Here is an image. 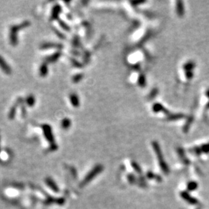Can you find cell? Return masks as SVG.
I'll use <instances>...</instances> for the list:
<instances>
[{"label": "cell", "mask_w": 209, "mask_h": 209, "mask_svg": "<svg viewBox=\"0 0 209 209\" xmlns=\"http://www.w3.org/2000/svg\"><path fill=\"white\" fill-rule=\"evenodd\" d=\"M172 10L173 14L177 17L181 18L184 16L185 10L183 2L180 1H175L172 2Z\"/></svg>", "instance_id": "8"}, {"label": "cell", "mask_w": 209, "mask_h": 209, "mask_svg": "<svg viewBox=\"0 0 209 209\" xmlns=\"http://www.w3.org/2000/svg\"><path fill=\"white\" fill-rule=\"evenodd\" d=\"M195 66L194 62L190 60H185L179 65L176 79L180 86H187L191 79H193Z\"/></svg>", "instance_id": "3"}, {"label": "cell", "mask_w": 209, "mask_h": 209, "mask_svg": "<svg viewBox=\"0 0 209 209\" xmlns=\"http://www.w3.org/2000/svg\"><path fill=\"white\" fill-rule=\"evenodd\" d=\"M84 78V74L82 73H77L71 78V81H72V82L73 83H80V81L82 80V79Z\"/></svg>", "instance_id": "20"}, {"label": "cell", "mask_w": 209, "mask_h": 209, "mask_svg": "<svg viewBox=\"0 0 209 209\" xmlns=\"http://www.w3.org/2000/svg\"><path fill=\"white\" fill-rule=\"evenodd\" d=\"M124 59L130 69L144 70L145 66L151 62V56L145 49L136 46L126 54Z\"/></svg>", "instance_id": "1"}, {"label": "cell", "mask_w": 209, "mask_h": 209, "mask_svg": "<svg viewBox=\"0 0 209 209\" xmlns=\"http://www.w3.org/2000/svg\"><path fill=\"white\" fill-rule=\"evenodd\" d=\"M102 170H103V166L101 165H98L95 166V167H94L92 171H90V173L86 176V178H85L84 179V181L82 182V184L85 185V184H86L87 183L90 182L94 177H95L99 173H101Z\"/></svg>", "instance_id": "9"}, {"label": "cell", "mask_w": 209, "mask_h": 209, "mask_svg": "<svg viewBox=\"0 0 209 209\" xmlns=\"http://www.w3.org/2000/svg\"><path fill=\"white\" fill-rule=\"evenodd\" d=\"M21 110H22V116H25V114H26V109H25V107L23 106H22V108H21Z\"/></svg>", "instance_id": "24"}, {"label": "cell", "mask_w": 209, "mask_h": 209, "mask_svg": "<svg viewBox=\"0 0 209 209\" xmlns=\"http://www.w3.org/2000/svg\"><path fill=\"white\" fill-rule=\"evenodd\" d=\"M126 80L130 86L139 89L145 88L148 83L145 70L142 69H130Z\"/></svg>", "instance_id": "4"}, {"label": "cell", "mask_w": 209, "mask_h": 209, "mask_svg": "<svg viewBox=\"0 0 209 209\" xmlns=\"http://www.w3.org/2000/svg\"><path fill=\"white\" fill-rule=\"evenodd\" d=\"M58 25H59L60 27L62 28H63L64 31H70L71 28H70L69 26L67 25V23H66V22H64L63 21L61 20V19H58Z\"/></svg>", "instance_id": "21"}, {"label": "cell", "mask_w": 209, "mask_h": 209, "mask_svg": "<svg viewBox=\"0 0 209 209\" xmlns=\"http://www.w3.org/2000/svg\"><path fill=\"white\" fill-rule=\"evenodd\" d=\"M25 103L29 107H33L35 104V98L33 95L30 94L26 97L25 99Z\"/></svg>", "instance_id": "19"}, {"label": "cell", "mask_w": 209, "mask_h": 209, "mask_svg": "<svg viewBox=\"0 0 209 209\" xmlns=\"http://www.w3.org/2000/svg\"><path fill=\"white\" fill-rule=\"evenodd\" d=\"M149 108L150 113L153 116L164 121L176 122V120H182L185 118V116L182 115V113L173 112L160 102L152 103Z\"/></svg>", "instance_id": "2"}, {"label": "cell", "mask_w": 209, "mask_h": 209, "mask_svg": "<svg viewBox=\"0 0 209 209\" xmlns=\"http://www.w3.org/2000/svg\"><path fill=\"white\" fill-rule=\"evenodd\" d=\"M63 48V45L62 44L54 43V42H44V43H42L40 46V48L42 50H50V49H57L58 50H61Z\"/></svg>", "instance_id": "11"}, {"label": "cell", "mask_w": 209, "mask_h": 209, "mask_svg": "<svg viewBox=\"0 0 209 209\" xmlns=\"http://www.w3.org/2000/svg\"><path fill=\"white\" fill-rule=\"evenodd\" d=\"M24 100L22 98V97H18V98L16 100V102L14 104V105H13L10 110L9 111V113H8V118L10 120H13L14 119V117L16 116V109H17V107L18 106L21 105V104L23 103Z\"/></svg>", "instance_id": "13"}, {"label": "cell", "mask_w": 209, "mask_h": 209, "mask_svg": "<svg viewBox=\"0 0 209 209\" xmlns=\"http://www.w3.org/2000/svg\"><path fill=\"white\" fill-rule=\"evenodd\" d=\"M0 68L6 74H10L12 73L11 67L9 66L8 64L4 60V58L1 55H0Z\"/></svg>", "instance_id": "16"}, {"label": "cell", "mask_w": 209, "mask_h": 209, "mask_svg": "<svg viewBox=\"0 0 209 209\" xmlns=\"http://www.w3.org/2000/svg\"><path fill=\"white\" fill-rule=\"evenodd\" d=\"M52 30L54 31V32H55V34H56L59 38L63 39V40H64V39L65 38V35L63 33H62V32H61V31H58L57 28H52Z\"/></svg>", "instance_id": "22"}, {"label": "cell", "mask_w": 209, "mask_h": 209, "mask_svg": "<svg viewBox=\"0 0 209 209\" xmlns=\"http://www.w3.org/2000/svg\"><path fill=\"white\" fill-rule=\"evenodd\" d=\"M153 32H155V31H153L152 27H150L149 25H143L139 28L136 29L134 34L131 35L130 40L136 46H138V45H139V44H141L142 41L148 40L153 33Z\"/></svg>", "instance_id": "5"}, {"label": "cell", "mask_w": 209, "mask_h": 209, "mask_svg": "<svg viewBox=\"0 0 209 209\" xmlns=\"http://www.w3.org/2000/svg\"><path fill=\"white\" fill-rule=\"evenodd\" d=\"M132 165L135 167V169L136 170V171H138V172H140L141 171V169H140V167H139V166L136 164V163H135V162H133L132 163Z\"/></svg>", "instance_id": "23"}, {"label": "cell", "mask_w": 209, "mask_h": 209, "mask_svg": "<svg viewBox=\"0 0 209 209\" xmlns=\"http://www.w3.org/2000/svg\"><path fill=\"white\" fill-rule=\"evenodd\" d=\"M61 128L63 129L64 130L69 129L71 126V119L67 118V117H65V118L63 119L61 121Z\"/></svg>", "instance_id": "18"}, {"label": "cell", "mask_w": 209, "mask_h": 209, "mask_svg": "<svg viewBox=\"0 0 209 209\" xmlns=\"http://www.w3.org/2000/svg\"><path fill=\"white\" fill-rule=\"evenodd\" d=\"M39 74L41 77H45L48 74V64L45 62L40 65V69H39Z\"/></svg>", "instance_id": "17"}, {"label": "cell", "mask_w": 209, "mask_h": 209, "mask_svg": "<svg viewBox=\"0 0 209 209\" xmlns=\"http://www.w3.org/2000/svg\"><path fill=\"white\" fill-rule=\"evenodd\" d=\"M61 55H62V52L61 51V50L57 51L56 52H54V54H52L50 55H48V56L45 57L44 59V62L45 63H46L47 64L54 63H56L58 59H59Z\"/></svg>", "instance_id": "15"}, {"label": "cell", "mask_w": 209, "mask_h": 209, "mask_svg": "<svg viewBox=\"0 0 209 209\" xmlns=\"http://www.w3.org/2000/svg\"><path fill=\"white\" fill-rule=\"evenodd\" d=\"M69 100L71 105L75 108H77L80 106V97L76 93H71L69 96Z\"/></svg>", "instance_id": "14"}, {"label": "cell", "mask_w": 209, "mask_h": 209, "mask_svg": "<svg viewBox=\"0 0 209 209\" xmlns=\"http://www.w3.org/2000/svg\"><path fill=\"white\" fill-rule=\"evenodd\" d=\"M31 25L30 21H25L21 24L14 25L11 26L10 28V42L12 46H16L18 44V32L22 29L27 28Z\"/></svg>", "instance_id": "6"}, {"label": "cell", "mask_w": 209, "mask_h": 209, "mask_svg": "<svg viewBox=\"0 0 209 209\" xmlns=\"http://www.w3.org/2000/svg\"><path fill=\"white\" fill-rule=\"evenodd\" d=\"M152 148L153 150V151H154L155 154L157 156V158H158V160L159 165H160L162 170L164 173H168V171H169L168 165H166V162L164 161V157H163V154H162V150L160 148V146L159 143L156 141H153L152 143Z\"/></svg>", "instance_id": "7"}, {"label": "cell", "mask_w": 209, "mask_h": 209, "mask_svg": "<svg viewBox=\"0 0 209 209\" xmlns=\"http://www.w3.org/2000/svg\"><path fill=\"white\" fill-rule=\"evenodd\" d=\"M62 7L58 4H56L52 8L51 14L50 17V21H58L59 19V16L62 12Z\"/></svg>", "instance_id": "12"}, {"label": "cell", "mask_w": 209, "mask_h": 209, "mask_svg": "<svg viewBox=\"0 0 209 209\" xmlns=\"http://www.w3.org/2000/svg\"><path fill=\"white\" fill-rule=\"evenodd\" d=\"M41 128H42V130H43L45 138L47 139V140L49 142L53 143L54 136H53V133H52L51 126L49 125L48 124H43V125H41Z\"/></svg>", "instance_id": "10"}]
</instances>
